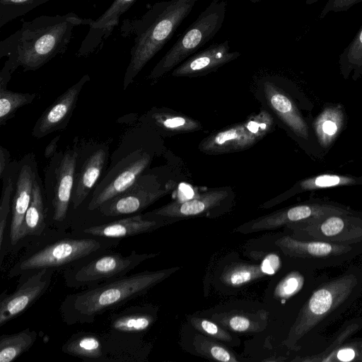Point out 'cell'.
<instances>
[{"instance_id":"1","label":"cell","mask_w":362,"mask_h":362,"mask_svg":"<svg viewBox=\"0 0 362 362\" xmlns=\"http://www.w3.org/2000/svg\"><path fill=\"white\" fill-rule=\"evenodd\" d=\"M93 21L70 12L24 21L18 30L0 42V58H8L4 66L12 73L19 66L24 71L39 69L66 51L76 27L89 25Z\"/></svg>"},{"instance_id":"2","label":"cell","mask_w":362,"mask_h":362,"mask_svg":"<svg viewBox=\"0 0 362 362\" xmlns=\"http://www.w3.org/2000/svg\"><path fill=\"white\" fill-rule=\"evenodd\" d=\"M361 296L362 265H351L331 279L324 277L299 311L284 344L299 349L300 341L324 329Z\"/></svg>"},{"instance_id":"3","label":"cell","mask_w":362,"mask_h":362,"mask_svg":"<svg viewBox=\"0 0 362 362\" xmlns=\"http://www.w3.org/2000/svg\"><path fill=\"white\" fill-rule=\"evenodd\" d=\"M197 0H165L153 4L139 18L126 19L120 27L123 37H134L126 69L123 90H127L147 63L172 37L191 13Z\"/></svg>"},{"instance_id":"4","label":"cell","mask_w":362,"mask_h":362,"mask_svg":"<svg viewBox=\"0 0 362 362\" xmlns=\"http://www.w3.org/2000/svg\"><path fill=\"white\" fill-rule=\"evenodd\" d=\"M180 269L175 267L124 276L68 295L61 305L62 318L68 325L92 323L98 315L146 293Z\"/></svg>"},{"instance_id":"5","label":"cell","mask_w":362,"mask_h":362,"mask_svg":"<svg viewBox=\"0 0 362 362\" xmlns=\"http://www.w3.org/2000/svg\"><path fill=\"white\" fill-rule=\"evenodd\" d=\"M147 127L128 130L110 156V163L90 194L87 209L97 210L104 202L124 192L146 172L153 152L145 142Z\"/></svg>"},{"instance_id":"6","label":"cell","mask_w":362,"mask_h":362,"mask_svg":"<svg viewBox=\"0 0 362 362\" xmlns=\"http://www.w3.org/2000/svg\"><path fill=\"white\" fill-rule=\"evenodd\" d=\"M226 10L225 0H213L156 64L147 78L157 81L211 40L223 23Z\"/></svg>"},{"instance_id":"7","label":"cell","mask_w":362,"mask_h":362,"mask_svg":"<svg viewBox=\"0 0 362 362\" xmlns=\"http://www.w3.org/2000/svg\"><path fill=\"white\" fill-rule=\"evenodd\" d=\"M274 245L288 259L315 270L341 266L362 254V245L304 240L290 234L278 238Z\"/></svg>"},{"instance_id":"8","label":"cell","mask_w":362,"mask_h":362,"mask_svg":"<svg viewBox=\"0 0 362 362\" xmlns=\"http://www.w3.org/2000/svg\"><path fill=\"white\" fill-rule=\"evenodd\" d=\"M285 228L290 235L300 239L362 245V214L353 211L292 223Z\"/></svg>"},{"instance_id":"9","label":"cell","mask_w":362,"mask_h":362,"mask_svg":"<svg viewBox=\"0 0 362 362\" xmlns=\"http://www.w3.org/2000/svg\"><path fill=\"white\" fill-rule=\"evenodd\" d=\"M78 145L57 151L45 172L44 192L51 206L52 218L62 222L66 218L71 202Z\"/></svg>"},{"instance_id":"10","label":"cell","mask_w":362,"mask_h":362,"mask_svg":"<svg viewBox=\"0 0 362 362\" xmlns=\"http://www.w3.org/2000/svg\"><path fill=\"white\" fill-rule=\"evenodd\" d=\"M156 255V253H138L134 250L128 255H103L67 272L66 282L72 287L95 286L126 276L141 263Z\"/></svg>"},{"instance_id":"11","label":"cell","mask_w":362,"mask_h":362,"mask_svg":"<svg viewBox=\"0 0 362 362\" xmlns=\"http://www.w3.org/2000/svg\"><path fill=\"white\" fill-rule=\"evenodd\" d=\"M175 185L169 180L163 186L156 176L146 172L124 192L104 202L97 211L107 217L137 214L170 193Z\"/></svg>"},{"instance_id":"12","label":"cell","mask_w":362,"mask_h":362,"mask_svg":"<svg viewBox=\"0 0 362 362\" xmlns=\"http://www.w3.org/2000/svg\"><path fill=\"white\" fill-rule=\"evenodd\" d=\"M100 241L90 238L64 239L47 245L16 265L11 275L45 268H54L78 260L99 250Z\"/></svg>"},{"instance_id":"13","label":"cell","mask_w":362,"mask_h":362,"mask_svg":"<svg viewBox=\"0 0 362 362\" xmlns=\"http://www.w3.org/2000/svg\"><path fill=\"white\" fill-rule=\"evenodd\" d=\"M108 144L88 142L78 146L71 205L77 209L87 199L106 169Z\"/></svg>"},{"instance_id":"14","label":"cell","mask_w":362,"mask_h":362,"mask_svg":"<svg viewBox=\"0 0 362 362\" xmlns=\"http://www.w3.org/2000/svg\"><path fill=\"white\" fill-rule=\"evenodd\" d=\"M351 211L346 207L326 203H309L284 209L252 220L238 226L235 231L242 233L259 232L286 227L331 214Z\"/></svg>"},{"instance_id":"15","label":"cell","mask_w":362,"mask_h":362,"mask_svg":"<svg viewBox=\"0 0 362 362\" xmlns=\"http://www.w3.org/2000/svg\"><path fill=\"white\" fill-rule=\"evenodd\" d=\"M38 173L35 154L30 153L18 161L14 191L11 202L10 239L15 245L25 238L23 223L31 202L35 179Z\"/></svg>"},{"instance_id":"16","label":"cell","mask_w":362,"mask_h":362,"mask_svg":"<svg viewBox=\"0 0 362 362\" xmlns=\"http://www.w3.org/2000/svg\"><path fill=\"white\" fill-rule=\"evenodd\" d=\"M52 268L38 269L13 293L4 297L1 296L0 326L25 312L47 291L52 282Z\"/></svg>"},{"instance_id":"17","label":"cell","mask_w":362,"mask_h":362,"mask_svg":"<svg viewBox=\"0 0 362 362\" xmlns=\"http://www.w3.org/2000/svg\"><path fill=\"white\" fill-rule=\"evenodd\" d=\"M90 80L88 74L83 75L45 109L33 126V136L42 139L64 129L73 115L81 90Z\"/></svg>"},{"instance_id":"18","label":"cell","mask_w":362,"mask_h":362,"mask_svg":"<svg viewBox=\"0 0 362 362\" xmlns=\"http://www.w3.org/2000/svg\"><path fill=\"white\" fill-rule=\"evenodd\" d=\"M228 197V189H215L188 200L172 202L145 214L173 223L185 218L207 216L221 206Z\"/></svg>"},{"instance_id":"19","label":"cell","mask_w":362,"mask_h":362,"mask_svg":"<svg viewBox=\"0 0 362 362\" xmlns=\"http://www.w3.org/2000/svg\"><path fill=\"white\" fill-rule=\"evenodd\" d=\"M240 53L232 51L229 41L213 44L194 54L175 68L172 76L193 77L206 74L237 59Z\"/></svg>"},{"instance_id":"20","label":"cell","mask_w":362,"mask_h":362,"mask_svg":"<svg viewBox=\"0 0 362 362\" xmlns=\"http://www.w3.org/2000/svg\"><path fill=\"white\" fill-rule=\"evenodd\" d=\"M136 0H114L110 6L88 25L89 30L78 50V57H88L99 49L118 25L120 16Z\"/></svg>"},{"instance_id":"21","label":"cell","mask_w":362,"mask_h":362,"mask_svg":"<svg viewBox=\"0 0 362 362\" xmlns=\"http://www.w3.org/2000/svg\"><path fill=\"white\" fill-rule=\"evenodd\" d=\"M170 223L167 221L136 214L83 230V233L107 238H121L152 232Z\"/></svg>"},{"instance_id":"22","label":"cell","mask_w":362,"mask_h":362,"mask_svg":"<svg viewBox=\"0 0 362 362\" xmlns=\"http://www.w3.org/2000/svg\"><path fill=\"white\" fill-rule=\"evenodd\" d=\"M259 140L244 123L213 134L202 141L199 149L208 154H218L247 149Z\"/></svg>"},{"instance_id":"23","label":"cell","mask_w":362,"mask_h":362,"mask_svg":"<svg viewBox=\"0 0 362 362\" xmlns=\"http://www.w3.org/2000/svg\"><path fill=\"white\" fill-rule=\"evenodd\" d=\"M281 260L275 253L267 255L259 264L237 263L226 267L222 281L230 287H239L266 276L273 275L281 268Z\"/></svg>"},{"instance_id":"24","label":"cell","mask_w":362,"mask_h":362,"mask_svg":"<svg viewBox=\"0 0 362 362\" xmlns=\"http://www.w3.org/2000/svg\"><path fill=\"white\" fill-rule=\"evenodd\" d=\"M141 125L158 132L186 133L199 130L202 125L192 118L164 108H153L139 119Z\"/></svg>"},{"instance_id":"25","label":"cell","mask_w":362,"mask_h":362,"mask_svg":"<svg viewBox=\"0 0 362 362\" xmlns=\"http://www.w3.org/2000/svg\"><path fill=\"white\" fill-rule=\"evenodd\" d=\"M269 107L285 124L299 137L307 139L308 126L291 100L271 82L264 85Z\"/></svg>"},{"instance_id":"26","label":"cell","mask_w":362,"mask_h":362,"mask_svg":"<svg viewBox=\"0 0 362 362\" xmlns=\"http://www.w3.org/2000/svg\"><path fill=\"white\" fill-rule=\"evenodd\" d=\"M64 353L85 361H106L104 340L97 334L78 332L73 334L62 346Z\"/></svg>"},{"instance_id":"27","label":"cell","mask_w":362,"mask_h":362,"mask_svg":"<svg viewBox=\"0 0 362 362\" xmlns=\"http://www.w3.org/2000/svg\"><path fill=\"white\" fill-rule=\"evenodd\" d=\"M155 315L141 307H130L111 316L110 328L113 333L140 334L153 325Z\"/></svg>"},{"instance_id":"28","label":"cell","mask_w":362,"mask_h":362,"mask_svg":"<svg viewBox=\"0 0 362 362\" xmlns=\"http://www.w3.org/2000/svg\"><path fill=\"white\" fill-rule=\"evenodd\" d=\"M43 191L42 180L37 173L34 182L31 202L24 218L25 236L40 235L45 228L47 207L45 204Z\"/></svg>"},{"instance_id":"29","label":"cell","mask_w":362,"mask_h":362,"mask_svg":"<svg viewBox=\"0 0 362 362\" xmlns=\"http://www.w3.org/2000/svg\"><path fill=\"white\" fill-rule=\"evenodd\" d=\"M37 332L26 328L18 333L0 337V362H11L34 344Z\"/></svg>"},{"instance_id":"30","label":"cell","mask_w":362,"mask_h":362,"mask_svg":"<svg viewBox=\"0 0 362 362\" xmlns=\"http://www.w3.org/2000/svg\"><path fill=\"white\" fill-rule=\"evenodd\" d=\"M18 161L11 162L2 178L3 187L0 204V247L2 248L7 218L11 211Z\"/></svg>"},{"instance_id":"31","label":"cell","mask_w":362,"mask_h":362,"mask_svg":"<svg viewBox=\"0 0 362 362\" xmlns=\"http://www.w3.org/2000/svg\"><path fill=\"white\" fill-rule=\"evenodd\" d=\"M343 123V114L338 108L325 110L315 122V131L320 143L329 145L339 132Z\"/></svg>"},{"instance_id":"32","label":"cell","mask_w":362,"mask_h":362,"mask_svg":"<svg viewBox=\"0 0 362 362\" xmlns=\"http://www.w3.org/2000/svg\"><path fill=\"white\" fill-rule=\"evenodd\" d=\"M36 93H18L0 88V126H4L14 117L20 107L31 104Z\"/></svg>"},{"instance_id":"33","label":"cell","mask_w":362,"mask_h":362,"mask_svg":"<svg viewBox=\"0 0 362 362\" xmlns=\"http://www.w3.org/2000/svg\"><path fill=\"white\" fill-rule=\"evenodd\" d=\"M345 327H341L339 334L336 336V339L333 340L331 344L327 346L322 351L315 353L311 356H306L303 358H296L293 361H330L332 356L337 349L353 334V333L358 331L362 327V318H357L351 320V322L346 323Z\"/></svg>"},{"instance_id":"34","label":"cell","mask_w":362,"mask_h":362,"mask_svg":"<svg viewBox=\"0 0 362 362\" xmlns=\"http://www.w3.org/2000/svg\"><path fill=\"white\" fill-rule=\"evenodd\" d=\"M50 0H0V28Z\"/></svg>"},{"instance_id":"35","label":"cell","mask_w":362,"mask_h":362,"mask_svg":"<svg viewBox=\"0 0 362 362\" xmlns=\"http://www.w3.org/2000/svg\"><path fill=\"white\" fill-rule=\"evenodd\" d=\"M339 63L345 73L362 71V25L340 55Z\"/></svg>"},{"instance_id":"36","label":"cell","mask_w":362,"mask_h":362,"mask_svg":"<svg viewBox=\"0 0 362 362\" xmlns=\"http://www.w3.org/2000/svg\"><path fill=\"white\" fill-rule=\"evenodd\" d=\"M196 351L213 360L222 362H237L236 357L226 347L202 335L197 334L194 339Z\"/></svg>"},{"instance_id":"37","label":"cell","mask_w":362,"mask_h":362,"mask_svg":"<svg viewBox=\"0 0 362 362\" xmlns=\"http://www.w3.org/2000/svg\"><path fill=\"white\" fill-rule=\"evenodd\" d=\"M214 318L218 320L221 325L234 332H252L262 329L258 322L252 320L250 317L243 314H224L218 317H214Z\"/></svg>"},{"instance_id":"38","label":"cell","mask_w":362,"mask_h":362,"mask_svg":"<svg viewBox=\"0 0 362 362\" xmlns=\"http://www.w3.org/2000/svg\"><path fill=\"white\" fill-rule=\"evenodd\" d=\"M354 182L355 180L351 177L337 175H322L303 180L300 183V186L303 189H316L351 185Z\"/></svg>"},{"instance_id":"39","label":"cell","mask_w":362,"mask_h":362,"mask_svg":"<svg viewBox=\"0 0 362 362\" xmlns=\"http://www.w3.org/2000/svg\"><path fill=\"white\" fill-rule=\"evenodd\" d=\"M189 322L194 329L212 338L224 341L232 340L231 336L213 321L202 317H192L189 318Z\"/></svg>"},{"instance_id":"40","label":"cell","mask_w":362,"mask_h":362,"mask_svg":"<svg viewBox=\"0 0 362 362\" xmlns=\"http://www.w3.org/2000/svg\"><path fill=\"white\" fill-rule=\"evenodd\" d=\"M362 361V339L342 344L334 352L330 361Z\"/></svg>"},{"instance_id":"41","label":"cell","mask_w":362,"mask_h":362,"mask_svg":"<svg viewBox=\"0 0 362 362\" xmlns=\"http://www.w3.org/2000/svg\"><path fill=\"white\" fill-rule=\"evenodd\" d=\"M245 124L252 134L261 139L269 133L274 121L267 112L262 111L258 115L250 117Z\"/></svg>"},{"instance_id":"42","label":"cell","mask_w":362,"mask_h":362,"mask_svg":"<svg viewBox=\"0 0 362 362\" xmlns=\"http://www.w3.org/2000/svg\"><path fill=\"white\" fill-rule=\"evenodd\" d=\"M361 2H362V0H328L322 8L319 18L322 19L330 12L346 11Z\"/></svg>"},{"instance_id":"43","label":"cell","mask_w":362,"mask_h":362,"mask_svg":"<svg viewBox=\"0 0 362 362\" xmlns=\"http://www.w3.org/2000/svg\"><path fill=\"white\" fill-rule=\"evenodd\" d=\"M9 151L2 146H0V179L2 180L6 170L11 164Z\"/></svg>"},{"instance_id":"44","label":"cell","mask_w":362,"mask_h":362,"mask_svg":"<svg viewBox=\"0 0 362 362\" xmlns=\"http://www.w3.org/2000/svg\"><path fill=\"white\" fill-rule=\"evenodd\" d=\"M60 137V134L56 136L47 144L44 152V156L46 158H51L57 152L58 142Z\"/></svg>"},{"instance_id":"45","label":"cell","mask_w":362,"mask_h":362,"mask_svg":"<svg viewBox=\"0 0 362 362\" xmlns=\"http://www.w3.org/2000/svg\"><path fill=\"white\" fill-rule=\"evenodd\" d=\"M320 0H305V4L307 5H312L317 1H319Z\"/></svg>"},{"instance_id":"46","label":"cell","mask_w":362,"mask_h":362,"mask_svg":"<svg viewBox=\"0 0 362 362\" xmlns=\"http://www.w3.org/2000/svg\"><path fill=\"white\" fill-rule=\"evenodd\" d=\"M250 1H251V2H252V3H257V2H259V1H262V0H250Z\"/></svg>"}]
</instances>
